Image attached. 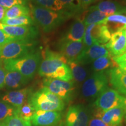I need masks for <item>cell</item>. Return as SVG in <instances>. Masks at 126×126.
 Masks as SVG:
<instances>
[{
	"mask_svg": "<svg viewBox=\"0 0 126 126\" xmlns=\"http://www.w3.org/2000/svg\"><path fill=\"white\" fill-rule=\"evenodd\" d=\"M67 62V59L60 53L51 51L47 48L44 51L43 60L39 66V74L47 78L71 81L73 77Z\"/></svg>",
	"mask_w": 126,
	"mask_h": 126,
	"instance_id": "obj_1",
	"label": "cell"
},
{
	"mask_svg": "<svg viewBox=\"0 0 126 126\" xmlns=\"http://www.w3.org/2000/svg\"><path fill=\"white\" fill-rule=\"evenodd\" d=\"M31 13L35 22L45 32H50L72 16L68 12H56L37 5H32Z\"/></svg>",
	"mask_w": 126,
	"mask_h": 126,
	"instance_id": "obj_2",
	"label": "cell"
},
{
	"mask_svg": "<svg viewBox=\"0 0 126 126\" xmlns=\"http://www.w3.org/2000/svg\"><path fill=\"white\" fill-rule=\"evenodd\" d=\"M41 57L40 51L34 50L21 57L5 61L2 64L5 70L16 71L30 81L39 70Z\"/></svg>",
	"mask_w": 126,
	"mask_h": 126,
	"instance_id": "obj_3",
	"label": "cell"
},
{
	"mask_svg": "<svg viewBox=\"0 0 126 126\" xmlns=\"http://www.w3.org/2000/svg\"><path fill=\"white\" fill-rule=\"evenodd\" d=\"M28 102L36 111H61L65 108V102L60 97L44 87L32 92Z\"/></svg>",
	"mask_w": 126,
	"mask_h": 126,
	"instance_id": "obj_4",
	"label": "cell"
},
{
	"mask_svg": "<svg viewBox=\"0 0 126 126\" xmlns=\"http://www.w3.org/2000/svg\"><path fill=\"white\" fill-rule=\"evenodd\" d=\"M34 40H18L0 46V63L21 57L35 50Z\"/></svg>",
	"mask_w": 126,
	"mask_h": 126,
	"instance_id": "obj_5",
	"label": "cell"
},
{
	"mask_svg": "<svg viewBox=\"0 0 126 126\" xmlns=\"http://www.w3.org/2000/svg\"><path fill=\"white\" fill-rule=\"evenodd\" d=\"M111 33L103 23L91 24L85 28L82 42L85 49L94 44H106L111 38Z\"/></svg>",
	"mask_w": 126,
	"mask_h": 126,
	"instance_id": "obj_6",
	"label": "cell"
},
{
	"mask_svg": "<svg viewBox=\"0 0 126 126\" xmlns=\"http://www.w3.org/2000/svg\"><path fill=\"white\" fill-rule=\"evenodd\" d=\"M108 79L104 72H96L82 86V94L85 98L97 97L108 86Z\"/></svg>",
	"mask_w": 126,
	"mask_h": 126,
	"instance_id": "obj_7",
	"label": "cell"
},
{
	"mask_svg": "<svg viewBox=\"0 0 126 126\" xmlns=\"http://www.w3.org/2000/svg\"><path fill=\"white\" fill-rule=\"evenodd\" d=\"M43 87L60 97L64 102L72 100L75 91L73 81L67 82L57 79L45 78L43 81Z\"/></svg>",
	"mask_w": 126,
	"mask_h": 126,
	"instance_id": "obj_8",
	"label": "cell"
},
{
	"mask_svg": "<svg viewBox=\"0 0 126 126\" xmlns=\"http://www.w3.org/2000/svg\"><path fill=\"white\" fill-rule=\"evenodd\" d=\"M125 98L115 89L108 88L97 97L94 104L98 110L106 111L123 106Z\"/></svg>",
	"mask_w": 126,
	"mask_h": 126,
	"instance_id": "obj_9",
	"label": "cell"
},
{
	"mask_svg": "<svg viewBox=\"0 0 126 126\" xmlns=\"http://www.w3.org/2000/svg\"><path fill=\"white\" fill-rule=\"evenodd\" d=\"M89 114L87 110L82 105H74L68 109L64 126H88Z\"/></svg>",
	"mask_w": 126,
	"mask_h": 126,
	"instance_id": "obj_10",
	"label": "cell"
},
{
	"mask_svg": "<svg viewBox=\"0 0 126 126\" xmlns=\"http://www.w3.org/2000/svg\"><path fill=\"white\" fill-rule=\"evenodd\" d=\"M0 29L19 40H34L39 35L37 28L32 25L9 26L0 22Z\"/></svg>",
	"mask_w": 126,
	"mask_h": 126,
	"instance_id": "obj_11",
	"label": "cell"
},
{
	"mask_svg": "<svg viewBox=\"0 0 126 126\" xmlns=\"http://www.w3.org/2000/svg\"><path fill=\"white\" fill-rule=\"evenodd\" d=\"M33 126H63L60 111H36L31 120Z\"/></svg>",
	"mask_w": 126,
	"mask_h": 126,
	"instance_id": "obj_12",
	"label": "cell"
},
{
	"mask_svg": "<svg viewBox=\"0 0 126 126\" xmlns=\"http://www.w3.org/2000/svg\"><path fill=\"white\" fill-rule=\"evenodd\" d=\"M109 54H110L109 51L105 45L94 44L92 46L83 49L75 61L81 65H84Z\"/></svg>",
	"mask_w": 126,
	"mask_h": 126,
	"instance_id": "obj_13",
	"label": "cell"
},
{
	"mask_svg": "<svg viewBox=\"0 0 126 126\" xmlns=\"http://www.w3.org/2000/svg\"><path fill=\"white\" fill-rule=\"evenodd\" d=\"M123 106L111 109L106 111L98 110L96 113V117L110 126H121L124 118Z\"/></svg>",
	"mask_w": 126,
	"mask_h": 126,
	"instance_id": "obj_14",
	"label": "cell"
},
{
	"mask_svg": "<svg viewBox=\"0 0 126 126\" xmlns=\"http://www.w3.org/2000/svg\"><path fill=\"white\" fill-rule=\"evenodd\" d=\"M105 46L112 57L123 54L126 51V37L123 29L111 34L110 40Z\"/></svg>",
	"mask_w": 126,
	"mask_h": 126,
	"instance_id": "obj_15",
	"label": "cell"
},
{
	"mask_svg": "<svg viewBox=\"0 0 126 126\" xmlns=\"http://www.w3.org/2000/svg\"><path fill=\"white\" fill-rule=\"evenodd\" d=\"M84 46L82 42L61 40L60 53L68 61H75L83 51Z\"/></svg>",
	"mask_w": 126,
	"mask_h": 126,
	"instance_id": "obj_16",
	"label": "cell"
},
{
	"mask_svg": "<svg viewBox=\"0 0 126 126\" xmlns=\"http://www.w3.org/2000/svg\"><path fill=\"white\" fill-rule=\"evenodd\" d=\"M109 82L116 91L126 96V71L115 67L108 71Z\"/></svg>",
	"mask_w": 126,
	"mask_h": 126,
	"instance_id": "obj_17",
	"label": "cell"
},
{
	"mask_svg": "<svg viewBox=\"0 0 126 126\" xmlns=\"http://www.w3.org/2000/svg\"><path fill=\"white\" fill-rule=\"evenodd\" d=\"M31 94L32 90L29 88L11 91L3 96L2 100L15 108H19L28 101Z\"/></svg>",
	"mask_w": 126,
	"mask_h": 126,
	"instance_id": "obj_18",
	"label": "cell"
},
{
	"mask_svg": "<svg viewBox=\"0 0 126 126\" xmlns=\"http://www.w3.org/2000/svg\"><path fill=\"white\" fill-rule=\"evenodd\" d=\"M29 81L20 72L15 70H7L5 77V86L9 89L23 87Z\"/></svg>",
	"mask_w": 126,
	"mask_h": 126,
	"instance_id": "obj_19",
	"label": "cell"
},
{
	"mask_svg": "<svg viewBox=\"0 0 126 126\" xmlns=\"http://www.w3.org/2000/svg\"><path fill=\"white\" fill-rule=\"evenodd\" d=\"M85 31V26L83 20L79 18H77L72 23L67 34L62 40L72 42H82Z\"/></svg>",
	"mask_w": 126,
	"mask_h": 126,
	"instance_id": "obj_20",
	"label": "cell"
},
{
	"mask_svg": "<svg viewBox=\"0 0 126 126\" xmlns=\"http://www.w3.org/2000/svg\"><path fill=\"white\" fill-rule=\"evenodd\" d=\"M103 24L108 28L110 33L123 30L126 26V16L122 14H114L107 16L103 20Z\"/></svg>",
	"mask_w": 126,
	"mask_h": 126,
	"instance_id": "obj_21",
	"label": "cell"
},
{
	"mask_svg": "<svg viewBox=\"0 0 126 126\" xmlns=\"http://www.w3.org/2000/svg\"><path fill=\"white\" fill-rule=\"evenodd\" d=\"M93 7L108 16L114 14H120L123 7L117 1L113 0H103Z\"/></svg>",
	"mask_w": 126,
	"mask_h": 126,
	"instance_id": "obj_22",
	"label": "cell"
},
{
	"mask_svg": "<svg viewBox=\"0 0 126 126\" xmlns=\"http://www.w3.org/2000/svg\"><path fill=\"white\" fill-rule=\"evenodd\" d=\"M83 16V22L85 26H87L91 24L102 23L108 16L92 6L88 9V11Z\"/></svg>",
	"mask_w": 126,
	"mask_h": 126,
	"instance_id": "obj_23",
	"label": "cell"
},
{
	"mask_svg": "<svg viewBox=\"0 0 126 126\" xmlns=\"http://www.w3.org/2000/svg\"><path fill=\"white\" fill-rule=\"evenodd\" d=\"M115 67H117V64L110 54L99 58L92 63L93 70L96 72H103V71L110 70Z\"/></svg>",
	"mask_w": 126,
	"mask_h": 126,
	"instance_id": "obj_24",
	"label": "cell"
},
{
	"mask_svg": "<svg viewBox=\"0 0 126 126\" xmlns=\"http://www.w3.org/2000/svg\"><path fill=\"white\" fill-rule=\"evenodd\" d=\"M68 65L71 71L73 79L77 82H82L85 79L87 72L82 67V65L76 61H68Z\"/></svg>",
	"mask_w": 126,
	"mask_h": 126,
	"instance_id": "obj_25",
	"label": "cell"
},
{
	"mask_svg": "<svg viewBox=\"0 0 126 126\" xmlns=\"http://www.w3.org/2000/svg\"><path fill=\"white\" fill-rule=\"evenodd\" d=\"M63 6L66 11L72 16L81 15L85 9L83 7L80 0H59Z\"/></svg>",
	"mask_w": 126,
	"mask_h": 126,
	"instance_id": "obj_26",
	"label": "cell"
},
{
	"mask_svg": "<svg viewBox=\"0 0 126 126\" xmlns=\"http://www.w3.org/2000/svg\"><path fill=\"white\" fill-rule=\"evenodd\" d=\"M30 13L31 10L27 6L23 5H17L7 9L4 18L11 19L18 18L22 16L29 15Z\"/></svg>",
	"mask_w": 126,
	"mask_h": 126,
	"instance_id": "obj_27",
	"label": "cell"
},
{
	"mask_svg": "<svg viewBox=\"0 0 126 126\" xmlns=\"http://www.w3.org/2000/svg\"><path fill=\"white\" fill-rule=\"evenodd\" d=\"M32 1L37 5V6L54 11L60 12L65 11L64 6L59 0H32Z\"/></svg>",
	"mask_w": 126,
	"mask_h": 126,
	"instance_id": "obj_28",
	"label": "cell"
},
{
	"mask_svg": "<svg viewBox=\"0 0 126 126\" xmlns=\"http://www.w3.org/2000/svg\"><path fill=\"white\" fill-rule=\"evenodd\" d=\"M1 23L9 26H27L33 24V20L30 15H25L11 19L4 18Z\"/></svg>",
	"mask_w": 126,
	"mask_h": 126,
	"instance_id": "obj_29",
	"label": "cell"
},
{
	"mask_svg": "<svg viewBox=\"0 0 126 126\" xmlns=\"http://www.w3.org/2000/svg\"><path fill=\"white\" fill-rule=\"evenodd\" d=\"M36 110L32 106V105L28 101L25 103L22 106L17 109V116L23 120L28 122H31Z\"/></svg>",
	"mask_w": 126,
	"mask_h": 126,
	"instance_id": "obj_30",
	"label": "cell"
},
{
	"mask_svg": "<svg viewBox=\"0 0 126 126\" xmlns=\"http://www.w3.org/2000/svg\"><path fill=\"white\" fill-rule=\"evenodd\" d=\"M17 109L18 108L6 102H0V122L14 115H17Z\"/></svg>",
	"mask_w": 126,
	"mask_h": 126,
	"instance_id": "obj_31",
	"label": "cell"
},
{
	"mask_svg": "<svg viewBox=\"0 0 126 126\" xmlns=\"http://www.w3.org/2000/svg\"><path fill=\"white\" fill-rule=\"evenodd\" d=\"M6 126H32L31 122L23 120L17 115H14L4 120Z\"/></svg>",
	"mask_w": 126,
	"mask_h": 126,
	"instance_id": "obj_32",
	"label": "cell"
},
{
	"mask_svg": "<svg viewBox=\"0 0 126 126\" xmlns=\"http://www.w3.org/2000/svg\"><path fill=\"white\" fill-rule=\"evenodd\" d=\"M26 4V0H0V5L7 9L17 5H25Z\"/></svg>",
	"mask_w": 126,
	"mask_h": 126,
	"instance_id": "obj_33",
	"label": "cell"
},
{
	"mask_svg": "<svg viewBox=\"0 0 126 126\" xmlns=\"http://www.w3.org/2000/svg\"><path fill=\"white\" fill-rule=\"evenodd\" d=\"M18 40H19V39H18L15 38V37L9 36V34L4 32L2 30L0 29V46L5 45V44L8 43H9L11 42Z\"/></svg>",
	"mask_w": 126,
	"mask_h": 126,
	"instance_id": "obj_34",
	"label": "cell"
},
{
	"mask_svg": "<svg viewBox=\"0 0 126 126\" xmlns=\"http://www.w3.org/2000/svg\"><path fill=\"white\" fill-rule=\"evenodd\" d=\"M6 70L2 63H0V89L5 86V77Z\"/></svg>",
	"mask_w": 126,
	"mask_h": 126,
	"instance_id": "obj_35",
	"label": "cell"
},
{
	"mask_svg": "<svg viewBox=\"0 0 126 126\" xmlns=\"http://www.w3.org/2000/svg\"><path fill=\"white\" fill-rule=\"evenodd\" d=\"M88 126H110L102 122L100 119L97 117L92 118L89 120Z\"/></svg>",
	"mask_w": 126,
	"mask_h": 126,
	"instance_id": "obj_36",
	"label": "cell"
},
{
	"mask_svg": "<svg viewBox=\"0 0 126 126\" xmlns=\"http://www.w3.org/2000/svg\"><path fill=\"white\" fill-rule=\"evenodd\" d=\"M113 59L114 62L117 64V65L120 63H126V51L120 56L113 57Z\"/></svg>",
	"mask_w": 126,
	"mask_h": 126,
	"instance_id": "obj_37",
	"label": "cell"
},
{
	"mask_svg": "<svg viewBox=\"0 0 126 126\" xmlns=\"http://www.w3.org/2000/svg\"><path fill=\"white\" fill-rule=\"evenodd\" d=\"M80 1H81L83 7L85 9H86L88 6H89L90 5L96 2L97 0H80Z\"/></svg>",
	"mask_w": 126,
	"mask_h": 126,
	"instance_id": "obj_38",
	"label": "cell"
},
{
	"mask_svg": "<svg viewBox=\"0 0 126 126\" xmlns=\"http://www.w3.org/2000/svg\"><path fill=\"white\" fill-rule=\"evenodd\" d=\"M6 11H7V8L0 5V22L5 18Z\"/></svg>",
	"mask_w": 126,
	"mask_h": 126,
	"instance_id": "obj_39",
	"label": "cell"
},
{
	"mask_svg": "<svg viewBox=\"0 0 126 126\" xmlns=\"http://www.w3.org/2000/svg\"><path fill=\"white\" fill-rule=\"evenodd\" d=\"M118 66H119L120 68H121L122 70L126 71V63H120V64H118Z\"/></svg>",
	"mask_w": 126,
	"mask_h": 126,
	"instance_id": "obj_40",
	"label": "cell"
},
{
	"mask_svg": "<svg viewBox=\"0 0 126 126\" xmlns=\"http://www.w3.org/2000/svg\"><path fill=\"white\" fill-rule=\"evenodd\" d=\"M123 107L124 109V111H125V114H124V119L126 121V97L125 98V100L124 101V104H123Z\"/></svg>",
	"mask_w": 126,
	"mask_h": 126,
	"instance_id": "obj_41",
	"label": "cell"
},
{
	"mask_svg": "<svg viewBox=\"0 0 126 126\" xmlns=\"http://www.w3.org/2000/svg\"><path fill=\"white\" fill-rule=\"evenodd\" d=\"M120 14L126 16V6H124V7H123L122 11H121Z\"/></svg>",
	"mask_w": 126,
	"mask_h": 126,
	"instance_id": "obj_42",
	"label": "cell"
},
{
	"mask_svg": "<svg viewBox=\"0 0 126 126\" xmlns=\"http://www.w3.org/2000/svg\"><path fill=\"white\" fill-rule=\"evenodd\" d=\"M0 126H6L4 120L2 121V122H0Z\"/></svg>",
	"mask_w": 126,
	"mask_h": 126,
	"instance_id": "obj_43",
	"label": "cell"
},
{
	"mask_svg": "<svg viewBox=\"0 0 126 126\" xmlns=\"http://www.w3.org/2000/svg\"><path fill=\"white\" fill-rule=\"evenodd\" d=\"M123 32H124V34H125V36H126V26L123 29Z\"/></svg>",
	"mask_w": 126,
	"mask_h": 126,
	"instance_id": "obj_44",
	"label": "cell"
}]
</instances>
